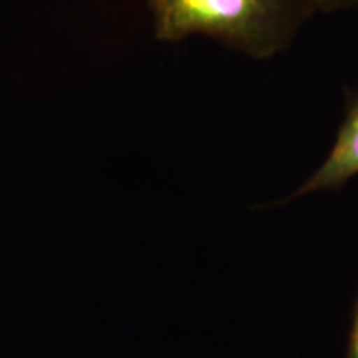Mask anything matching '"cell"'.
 Wrapping results in <instances>:
<instances>
[{
    "label": "cell",
    "instance_id": "277c9868",
    "mask_svg": "<svg viewBox=\"0 0 358 358\" xmlns=\"http://www.w3.org/2000/svg\"><path fill=\"white\" fill-rule=\"evenodd\" d=\"M345 358H358V299H357L355 312H353L350 335H348Z\"/></svg>",
    "mask_w": 358,
    "mask_h": 358
},
{
    "label": "cell",
    "instance_id": "6da1fadb",
    "mask_svg": "<svg viewBox=\"0 0 358 358\" xmlns=\"http://www.w3.org/2000/svg\"><path fill=\"white\" fill-rule=\"evenodd\" d=\"M156 38L181 42L203 35L254 58L285 48L310 0H148Z\"/></svg>",
    "mask_w": 358,
    "mask_h": 358
},
{
    "label": "cell",
    "instance_id": "7a4b0ae2",
    "mask_svg": "<svg viewBox=\"0 0 358 358\" xmlns=\"http://www.w3.org/2000/svg\"><path fill=\"white\" fill-rule=\"evenodd\" d=\"M358 176V90L348 98L345 116L329 155L320 166L308 176L284 203L317 194L337 191Z\"/></svg>",
    "mask_w": 358,
    "mask_h": 358
},
{
    "label": "cell",
    "instance_id": "3957f363",
    "mask_svg": "<svg viewBox=\"0 0 358 358\" xmlns=\"http://www.w3.org/2000/svg\"><path fill=\"white\" fill-rule=\"evenodd\" d=\"M312 7L317 10H342V8H352L358 6V0H310Z\"/></svg>",
    "mask_w": 358,
    "mask_h": 358
}]
</instances>
